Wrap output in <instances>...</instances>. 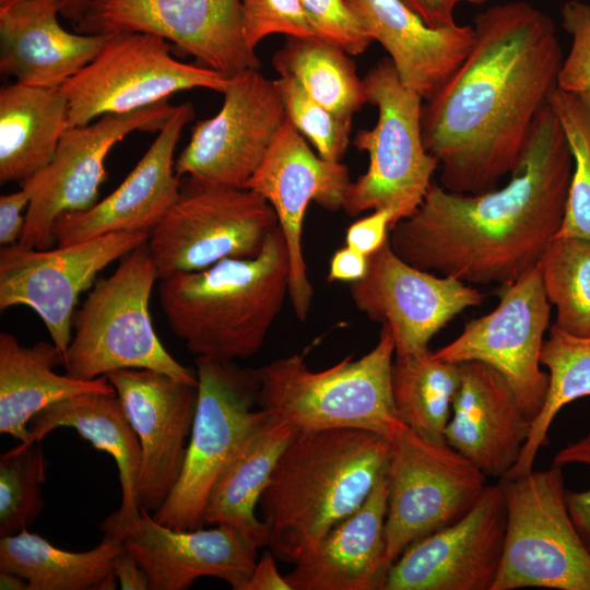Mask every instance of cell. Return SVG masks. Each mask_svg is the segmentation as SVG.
Here are the masks:
<instances>
[{
    "instance_id": "83f0119b",
    "label": "cell",
    "mask_w": 590,
    "mask_h": 590,
    "mask_svg": "<svg viewBox=\"0 0 590 590\" xmlns=\"http://www.w3.org/2000/svg\"><path fill=\"white\" fill-rule=\"evenodd\" d=\"M73 428L98 450L110 455L118 468L121 504L99 524L101 531L118 539L122 530L140 516L138 486L142 452L117 394L83 393L48 405L28 423L27 437L21 444L40 442L50 432Z\"/></svg>"
},
{
    "instance_id": "b9f144b4",
    "label": "cell",
    "mask_w": 590,
    "mask_h": 590,
    "mask_svg": "<svg viewBox=\"0 0 590 590\" xmlns=\"http://www.w3.org/2000/svg\"><path fill=\"white\" fill-rule=\"evenodd\" d=\"M317 35L351 56L363 54L371 37L345 0H300Z\"/></svg>"
},
{
    "instance_id": "d6986e66",
    "label": "cell",
    "mask_w": 590,
    "mask_h": 590,
    "mask_svg": "<svg viewBox=\"0 0 590 590\" xmlns=\"http://www.w3.org/2000/svg\"><path fill=\"white\" fill-rule=\"evenodd\" d=\"M349 168L316 155L286 118L246 188L273 208L290 253L288 296L305 321L314 295L303 255V224L310 201L328 210L343 208L351 185Z\"/></svg>"
},
{
    "instance_id": "1f68e13d",
    "label": "cell",
    "mask_w": 590,
    "mask_h": 590,
    "mask_svg": "<svg viewBox=\"0 0 590 590\" xmlns=\"http://www.w3.org/2000/svg\"><path fill=\"white\" fill-rule=\"evenodd\" d=\"M123 548L122 541L104 534L94 548L71 552L25 529L1 536L0 571L23 577L28 590H114V559Z\"/></svg>"
},
{
    "instance_id": "d4e9b609",
    "label": "cell",
    "mask_w": 590,
    "mask_h": 590,
    "mask_svg": "<svg viewBox=\"0 0 590 590\" xmlns=\"http://www.w3.org/2000/svg\"><path fill=\"white\" fill-rule=\"evenodd\" d=\"M60 0H21L0 10V71L15 82L58 90L102 50L104 34L70 33Z\"/></svg>"
},
{
    "instance_id": "5b68a950",
    "label": "cell",
    "mask_w": 590,
    "mask_h": 590,
    "mask_svg": "<svg viewBox=\"0 0 590 590\" xmlns=\"http://www.w3.org/2000/svg\"><path fill=\"white\" fill-rule=\"evenodd\" d=\"M394 350L389 327L381 324L377 344L356 361L346 356L315 371L298 354L278 358L252 369L257 404L296 432L354 428L391 440L406 428L392 397Z\"/></svg>"
},
{
    "instance_id": "6da1fadb",
    "label": "cell",
    "mask_w": 590,
    "mask_h": 590,
    "mask_svg": "<svg viewBox=\"0 0 590 590\" xmlns=\"http://www.w3.org/2000/svg\"><path fill=\"white\" fill-rule=\"evenodd\" d=\"M472 27L469 54L423 106L422 132L440 186L476 194L518 166L564 58L553 19L527 1L494 4Z\"/></svg>"
},
{
    "instance_id": "ba28073f",
    "label": "cell",
    "mask_w": 590,
    "mask_h": 590,
    "mask_svg": "<svg viewBox=\"0 0 590 590\" xmlns=\"http://www.w3.org/2000/svg\"><path fill=\"white\" fill-rule=\"evenodd\" d=\"M562 468L499 479L506 532L492 590H590V552L568 512Z\"/></svg>"
},
{
    "instance_id": "f546056e",
    "label": "cell",
    "mask_w": 590,
    "mask_h": 590,
    "mask_svg": "<svg viewBox=\"0 0 590 590\" xmlns=\"http://www.w3.org/2000/svg\"><path fill=\"white\" fill-rule=\"evenodd\" d=\"M295 434L292 425L262 410L213 487L203 523L232 526L259 547L266 546L267 529L255 509L280 456Z\"/></svg>"
},
{
    "instance_id": "7a4b0ae2",
    "label": "cell",
    "mask_w": 590,
    "mask_h": 590,
    "mask_svg": "<svg viewBox=\"0 0 590 590\" xmlns=\"http://www.w3.org/2000/svg\"><path fill=\"white\" fill-rule=\"evenodd\" d=\"M574 169L571 150L548 103L502 188L470 194L432 184L420 206L389 231L411 266L467 284L509 285L539 264L558 232Z\"/></svg>"
},
{
    "instance_id": "603a6c76",
    "label": "cell",
    "mask_w": 590,
    "mask_h": 590,
    "mask_svg": "<svg viewBox=\"0 0 590 590\" xmlns=\"http://www.w3.org/2000/svg\"><path fill=\"white\" fill-rule=\"evenodd\" d=\"M194 117L191 103L175 107L149 150L120 186L82 212L64 213L54 223L58 246L119 232L151 233L177 200L181 180L174 153L182 129Z\"/></svg>"
},
{
    "instance_id": "e575fe53",
    "label": "cell",
    "mask_w": 590,
    "mask_h": 590,
    "mask_svg": "<svg viewBox=\"0 0 590 590\" xmlns=\"http://www.w3.org/2000/svg\"><path fill=\"white\" fill-rule=\"evenodd\" d=\"M540 362L548 369L547 394L531 423L518 462L505 476L532 471L539 450L547 444V434L557 413L566 404L590 396V337L569 334L553 323L548 337L543 341Z\"/></svg>"
},
{
    "instance_id": "f907efd6",
    "label": "cell",
    "mask_w": 590,
    "mask_h": 590,
    "mask_svg": "<svg viewBox=\"0 0 590 590\" xmlns=\"http://www.w3.org/2000/svg\"><path fill=\"white\" fill-rule=\"evenodd\" d=\"M21 0H0V10L5 9ZM61 13L64 17L76 23L91 0H60Z\"/></svg>"
},
{
    "instance_id": "44dd1931",
    "label": "cell",
    "mask_w": 590,
    "mask_h": 590,
    "mask_svg": "<svg viewBox=\"0 0 590 590\" xmlns=\"http://www.w3.org/2000/svg\"><path fill=\"white\" fill-rule=\"evenodd\" d=\"M106 377L140 441L139 507L153 514L180 476L197 409L198 386L152 369H119Z\"/></svg>"
},
{
    "instance_id": "e0dca14e",
    "label": "cell",
    "mask_w": 590,
    "mask_h": 590,
    "mask_svg": "<svg viewBox=\"0 0 590 590\" xmlns=\"http://www.w3.org/2000/svg\"><path fill=\"white\" fill-rule=\"evenodd\" d=\"M220 111L200 120L175 161L180 178L246 188L286 119L274 81L259 69L231 76Z\"/></svg>"
},
{
    "instance_id": "d6a6232c",
    "label": "cell",
    "mask_w": 590,
    "mask_h": 590,
    "mask_svg": "<svg viewBox=\"0 0 590 590\" xmlns=\"http://www.w3.org/2000/svg\"><path fill=\"white\" fill-rule=\"evenodd\" d=\"M459 380V364L438 359L429 350L396 356L391 388L398 416L422 438L446 441Z\"/></svg>"
},
{
    "instance_id": "3957f363",
    "label": "cell",
    "mask_w": 590,
    "mask_h": 590,
    "mask_svg": "<svg viewBox=\"0 0 590 590\" xmlns=\"http://www.w3.org/2000/svg\"><path fill=\"white\" fill-rule=\"evenodd\" d=\"M390 444L364 429L296 432L259 500L279 560L296 563L361 507L387 471Z\"/></svg>"
},
{
    "instance_id": "8992f818",
    "label": "cell",
    "mask_w": 590,
    "mask_h": 590,
    "mask_svg": "<svg viewBox=\"0 0 590 590\" xmlns=\"http://www.w3.org/2000/svg\"><path fill=\"white\" fill-rule=\"evenodd\" d=\"M156 279L148 241L123 256L109 276L96 279L73 314L66 374L95 379L119 369H152L198 386L197 374L168 353L154 330L149 304Z\"/></svg>"
},
{
    "instance_id": "f1b7e54d",
    "label": "cell",
    "mask_w": 590,
    "mask_h": 590,
    "mask_svg": "<svg viewBox=\"0 0 590 590\" xmlns=\"http://www.w3.org/2000/svg\"><path fill=\"white\" fill-rule=\"evenodd\" d=\"M63 354L51 342L22 345L8 332L0 334V433L24 441L31 420L63 399L83 393L116 394L106 376L78 379L54 371Z\"/></svg>"
},
{
    "instance_id": "2e32d148",
    "label": "cell",
    "mask_w": 590,
    "mask_h": 590,
    "mask_svg": "<svg viewBox=\"0 0 590 590\" xmlns=\"http://www.w3.org/2000/svg\"><path fill=\"white\" fill-rule=\"evenodd\" d=\"M74 25L83 34L160 36L226 76L260 68L244 37L239 0H91Z\"/></svg>"
},
{
    "instance_id": "74e56055",
    "label": "cell",
    "mask_w": 590,
    "mask_h": 590,
    "mask_svg": "<svg viewBox=\"0 0 590 590\" xmlns=\"http://www.w3.org/2000/svg\"><path fill=\"white\" fill-rule=\"evenodd\" d=\"M46 469L40 442L20 444L0 456V536L20 533L40 515Z\"/></svg>"
},
{
    "instance_id": "681fc988",
    "label": "cell",
    "mask_w": 590,
    "mask_h": 590,
    "mask_svg": "<svg viewBox=\"0 0 590 590\" xmlns=\"http://www.w3.org/2000/svg\"><path fill=\"white\" fill-rule=\"evenodd\" d=\"M114 573L122 590H149V578L133 555L123 548L114 559Z\"/></svg>"
},
{
    "instance_id": "8fae6325",
    "label": "cell",
    "mask_w": 590,
    "mask_h": 590,
    "mask_svg": "<svg viewBox=\"0 0 590 590\" xmlns=\"http://www.w3.org/2000/svg\"><path fill=\"white\" fill-rule=\"evenodd\" d=\"M166 39L146 33L108 34L95 57L58 90L68 102L69 128L106 114H125L180 91L201 87L224 93L231 76L172 56Z\"/></svg>"
},
{
    "instance_id": "4dcf8cb0",
    "label": "cell",
    "mask_w": 590,
    "mask_h": 590,
    "mask_svg": "<svg viewBox=\"0 0 590 590\" xmlns=\"http://www.w3.org/2000/svg\"><path fill=\"white\" fill-rule=\"evenodd\" d=\"M68 125V102L56 88L13 83L0 90V181L19 184L54 158Z\"/></svg>"
},
{
    "instance_id": "9c48e42d",
    "label": "cell",
    "mask_w": 590,
    "mask_h": 590,
    "mask_svg": "<svg viewBox=\"0 0 590 590\" xmlns=\"http://www.w3.org/2000/svg\"><path fill=\"white\" fill-rule=\"evenodd\" d=\"M279 227L271 204L253 190L186 176L148 247L161 280L225 259L255 258Z\"/></svg>"
},
{
    "instance_id": "7c38bea8",
    "label": "cell",
    "mask_w": 590,
    "mask_h": 590,
    "mask_svg": "<svg viewBox=\"0 0 590 590\" xmlns=\"http://www.w3.org/2000/svg\"><path fill=\"white\" fill-rule=\"evenodd\" d=\"M385 542L391 565L413 543L456 523L476 504L486 475L447 441L404 428L391 439Z\"/></svg>"
},
{
    "instance_id": "484cf974",
    "label": "cell",
    "mask_w": 590,
    "mask_h": 590,
    "mask_svg": "<svg viewBox=\"0 0 590 590\" xmlns=\"http://www.w3.org/2000/svg\"><path fill=\"white\" fill-rule=\"evenodd\" d=\"M387 505L386 471L361 507L294 563L285 576L292 590H384L390 569L385 542Z\"/></svg>"
},
{
    "instance_id": "30bf717a",
    "label": "cell",
    "mask_w": 590,
    "mask_h": 590,
    "mask_svg": "<svg viewBox=\"0 0 590 590\" xmlns=\"http://www.w3.org/2000/svg\"><path fill=\"white\" fill-rule=\"evenodd\" d=\"M198 402L180 476L152 514L173 529L203 527L213 487L251 426L261 416L252 369L233 361L197 357Z\"/></svg>"
},
{
    "instance_id": "7dc6e473",
    "label": "cell",
    "mask_w": 590,
    "mask_h": 590,
    "mask_svg": "<svg viewBox=\"0 0 590 590\" xmlns=\"http://www.w3.org/2000/svg\"><path fill=\"white\" fill-rule=\"evenodd\" d=\"M275 558L271 550L266 551L257 560L244 590H292L285 576L279 573Z\"/></svg>"
},
{
    "instance_id": "f6af8a7d",
    "label": "cell",
    "mask_w": 590,
    "mask_h": 590,
    "mask_svg": "<svg viewBox=\"0 0 590 590\" xmlns=\"http://www.w3.org/2000/svg\"><path fill=\"white\" fill-rule=\"evenodd\" d=\"M30 203L28 194L20 189L19 191L2 194L0 197V244L4 247L15 245L20 241L25 226V214Z\"/></svg>"
},
{
    "instance_id": "d590c367",
    "label": "cell",
    "mask_w": 590,
    "mask_h": 590,
    "mask_svg": "<svg viewBox=\"0 0 590 590\" xmlns=\"http://www.w3.org/2000/svg\"><path fill=\"white\" fill-rule=\"evenodd\" d=\"M554 324L576 335L590 337V241L553 238L538 264Z\"/></svg>"
},
{
    "instance_id": "4316f807",
    "label": "cell",
    "mask_w": 590,
    "mask_h": 590,
    "mask_svg": "<svg viewBox=\"0 0 590 590\" xmlns=\"http://www.w3.org/2000/svg\"><path fill=\"white\" fill-rule=\"evenodd\" d=\"M388 52L402 84L429 99L464 60L473 27H429L403 0H345Z\"/></svg>"
},
{
    "instance_id": "816d5d0a",
    "label": "cell",
    "mask_w": 590,
    "mask_h": 590,
    "mask_svg": "<svg viewBox=\"0 0 590 590\" xmlns=\"http://www.w3.org/2000/svg\"><path fill=\"white\" fill-rule=\"evenodd\" d=\"M0 589L28 590V583L23 577L14 573L0 571Z\"/></svg>"
},
{
    "instance_id": "4fadbf2b",
    "label": "cell",
    "mask_w": 590,
    "mask_h": 590,
    "mask_svg": "<svg viewBox=\"0 0 590 590\" xmlns=\"http://www.w3.org/2000/svg\"><path fill=\"white\" fill-rule=\"evenodd\" d=\"M167 101L130 113L106 114L86 126L68 128L52 161L20 182L30 203L19 243L50 249L55 243L52 226L60 215L85 211L98 202L110 150L131 132L160 131L176 107Z\"/></svg>"
},
{
    "instance_id": "8d00e7d4",
    "label": "cell",
    "mask_w": 590,
    "mask_h": 590,
    "mask_svg": "<svg viewBox=\"0 0 590 590\" xmlns=\"http://www.w3.org/2000/svg\"><path fill=\"white\" fill-rule=\"evenodd\" d=\"M547 103L560 122L574 158L565 213L554 238L590 241V103L557 86Z\"/></svg>"
},
{
    "instance_id": "f5cc1de1",
    "label": "cell",
    "mask_w": 590,
    "mask_h": 590,
    "mask_svg": "<svg viewBox=\"0 0 590 590\" xmlns=\"http://www.w3.org/2000/svg\"><path fill=\"white\" fill-rule=\"evenodd\" d=\"M457 3L459 2H465V3H469V4H473V5H481V4H484L486 2V0H455Z\"/></svg>"
},
{
    "instance_id": "ab89813d",
    "label": "cell",
    "mask_w": 590,
    "mask_h": 590,
    "mask_svg": "<svg viewBox=\"0 0 590 590\" xmlns=\"http://www.w3.org/2000/svg\"><path fill=\"white\" fill-rule=\"evenodd\" d=\"M243 33L255 49L267 36L320 38L310 25L300 0H239Z\"/></svg>"
},
{
    "instance_id": "5bb4252c",
    "label": "cell",
    "mask_w": 590,
    "mask_h": 590,
    "mask_svg": "<svg viewBox=\"0 0 590 590\" xmlns=\"http://www.w3.org/2000/svg\"><path fill=\"white\" fill-rule=\"evenodd\" d=\"M149 235L111 233L56 249H36L20 243L1 248L0 310L32 308L64 361L80 295L94 285L105 267L148 241Z\"/></svg>"
},
{
    "instance_id": "c3c4849f",
    "label": "cell",
    "mask_w": 590,
    "mask_h": 590,
    "mask_svg": "<svg viewBox=\"0 0 590 590\" xmlns=\"http://www.w3.org/2000/svg\"><path fill=\"white\" fill-rule=\"evenodd\" d=\"M432 28L457 25L455 0H403Z\"/></svg>"
},
{
    "instance_id": "7402d4cb",
    "label": "cell",
    "mask_w": 590,
    "mask_h": 590,
    "mask_svg": "<svg viewBox=\"0 0 590 590\" xmlns=\"http://www.w3.org/2000/svg\"><path fill=\"white\" fill-rule=\"evenodd\" d=\"M118 540L145 571L149 590H185L201 577L244 590L258 560L259 546L232 526L173 529L143 508Z\"/></svg>"
},
{
    "instance_id": "bcb514c9",
    "label": "cell",
    "mask_w": 590,
    "mask_h": 590,
    "mask_svg": "<svg viewBox=\"0 0 590 590\" xmlns=\"http://www.w3.org/2000/svg\"><path fill=\"white\" fill-rule=\"evenodd\" d=\"M368 271V256L345 246L339 249L330 262L329 281L356 282Z\"/></svg>"
},
{
    "instance_id": "60d3db41",
    "label": "cell",
    "mask_w": 590,
    "mask_h": 590,
    "mask_svg": "<svg viewBox=\"0 0 590 590\" xmlns=\"http://www.w3.org/2000/svg\"><path fill=\"white\" fill-rule=\"evenodd\" d=\"M560 15L571 46L560 66L557 87L590 103V3L566 1Z\"/></svg>"
},
{
    "instance_id": "9a60e30c",
    "label": "cell",
    "mask_w": 590,
    "mask_h": 590,
    "mask_svg": "<svg viewBox=\"0 0 590 590\" xmlns=\"http://www.w3.org/2000/svg\"><path fill=\"white\" fill-rule=\"evenodd\" d=\"M506 286L493 311L467 322L459 337L433 355L449 363L477 361L496 369L532 423L550 385L540 354L550 327L551 304L538 266Z\"/></svg>"
},
{
    "instance_id": "7bdbcfd3",
    "label": "cell",
    "mask_w": 590,
    "mask_h": 590,
    "mask_svg": "<svg viewBox=\"0 0 590 590\" xmlns=\"http://www.w3.org/2000/svg\"><path fill=\"white\" fill-rule=\"evenodd\" d=\"M582 463L590 465V432L566 445L554 457L553 464ZM568 512L582 542L590 552V488L582 492L565 489Z\"/></svg>"
},
{
    "instance_id": "ee69618b",
    "label": "cell",
    "mask_w": 590,
    "mask_h": 590,
    "mask_svg": "<svg viewBox=\"0 0 590 590\" xmlns=\"http://www.w3.org/2000/svg\"><path fill=\"white\" fill-rule=\"evenodd\" d=\"M392 221V214L388 210L374 211L347 228L346 246L369 257L388 240Z\"/></svg>"
},
{
    "instance_id": "277c9868",
    "label": "cell",
    "mask_w": 590,
    "mask_h": 590,
    "mask_svg": "<svg viewBox=\"0 0 590 590\" xmlns=\"http://www.w3.org/2000/svg\"><path fill=\"white\" fill-rule=\"evenodd\" d=\"M290 253L281 228L255 258L225 259L161 279L168 326L197 357L249 358L261 349L288 295Z\"/></svg>"
},
{
    "instance_id": "f35d334b",
    "label": "cell",
    "mask_w": 590,
    "mask_h": 590,
    "mask_svg": "<svg viewBox=\"0 0 590 590\" xmlns=\"http://www.w3.org/2000/svg\"><path fill=\"white\" fill-rule=\"evenodd\" d=\"M280 92L286 118L316 148L318 155L330 162H340L351 133V119H344L310 97L293 78L274 80Z\"/></svg>"
},
{
    "instance_id": "ac0fdd59",
    "label": "cell",
    "mask_w": 590,
    "mask_h": 590,
    "mask_svg": "<svg viewBox=\"0 0 590 590\" xmlns=\"http://www.w3.org/2000/svg\"><path fill=\"white\" fill-rule=\"evenodd\" d=\"M354 305L389 327L394 356L428 350L432 338L456 316L482 305L485 294L452 276H437L401 259L389 238L368 257L366 275L351 283Z\"/></svg>"
},
{
    "instance_id": "ffe728a7",
    "label": "cell",
    "mask_w": 590,
    "mask_h": 590,
    "mask_svg": "<svg viewBox=\"0 0 590 590\" xmlns=\"http://www.w3.org/2000/svg\"><path fill=\"white\" fill-rule=\"evenodd\" d=\"M506 532L498 483L487 485L459 521L410 545L391 565L384 590H492Z\"/></svg>"
},
{
    "instance_id": "cb8c5ba5",
    "label": "cell",
    "mask_w": 590,
    "mask_h": 590,
    "mask_svg": "<svg viewBox=\"0 0 590 590\" xmlns=\"http://www.w3.org/2000/svg\"><path fill=\"white\" fill-rule=\"evenodd\" d=\"M458 364L459 387L445 439L486 476L502 479L518 462L531 422L496 369L477 361Z\"/></svg>"
},
{
    "instance_id": "52a82bcc",
    "label": "cell",
    "mask_w": 590,
    "mask_h": 590,
    "mask_svg": "<svg viewBox=\"0 0 590 590\" xmlns=\"http://www.w3.org/2000/svg\"><path fill=\"white\" fill-rule=\"evenodd\" d=\"M363 83L368 103L378 108V120L353 140L358 150L368 153L369 165L351 182L343 209L350 215L388 210L392 228L420 206L439 163L424 144L423 98L402 84L390 59L373 67Z\"/></svg>"
},
{
    "instance_id": "836d02e7",
    "label": "cell",
    "mask_w": 590,
    "mask_h": 590,
    "mask_svg": "<svg viewBox=\"0 0 590 590\" xmlns=\"http://www.w3.org/2000/svg\"><path fill=\"white\" fill-rule=\"evenodd\" d=\"M350 56L322 38L287 37L274 54L273 66L280 76L295 79L316 102L352 120L368 101Z\"/></svg>"
}]
</instances>
